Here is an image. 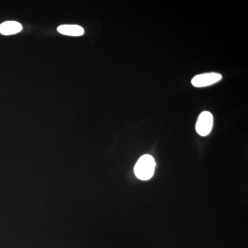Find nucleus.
Segmentation results:
<instances>
[{
	"label": "nucleus",
	"instance_id": "obj_4",
	"mask_svg": "<svg viewBox=\"0 0 248 248\" xmlns=\"http://www.w3.org/2000/svg\"><path fill=\"white\" fill-rule=\"evenodd\" d=\"M58 31L62 35L73 36L78 37L84 35V30L80 26L75 25V24H65V25L60 26L58 28Z\"/></svg>",
	"mask_w": 248,
	"mask_h": 248
},
{
	"label": "nucleus",
	"instance_id": "obj_1",
	"mask_svg": "<svg viewBox=\"0 0 248 248\" xmlns=\"http://www.w3.org/2000/svg\"><path fill=\"white\" fill-rule=\"evenodd\" d=\"M155 166L156 164L154 158L151 155H143L134 168L135 175L141 180H148L154 174Z\"/></svg>",
	"mask_w": 248,
	"mask_h": 248
},
{
	"label": "nucleus",
	"instance_id": "obj_3",
	"mask_svg": "<svg viewBox=\"0 0 248 248\" xmlns=\"http://www.w3.org/2000/svg\"><path fill=\"white\" fill-rule=\"evenodd\" d=\"M222 76L219 73H208L197 75L192 79V84L195 87H206L221 81Z\"/></svg>",
	"mask_w": 248,
	"mask_h": 248
},
{
	"label": "nucleus",
	"instance_id": "obj_2",
	"mask_svg": "<svg viewBox=\"0 0 248 248\" xmlns=\"http://www.w3.org/2000/svg\"><path fill=\"white\" fill-rule=\"evenodd\" d=\"M213 127V115L208 111H204L199 116L196 124V130L201 136H207Z\"/></svg>",
	"mask_w": 248,
	"mask_h": 248
},
{
	"label": "nucleus",
	"instance_id": "obj_5",
	"mask_svg": "<svg viewBox=\"0 0 248 248\" xmlns=\"http://www.w3.org/2000/svg\"><path fill=\"white\" fill-rule=\"evenodd\" d=\"M22 30V26L17 22H5L0 25V33L4 35H14Z\"/></svg>",
	"mask_w": 248,
	"mask_h": 248
}]
</instances>
